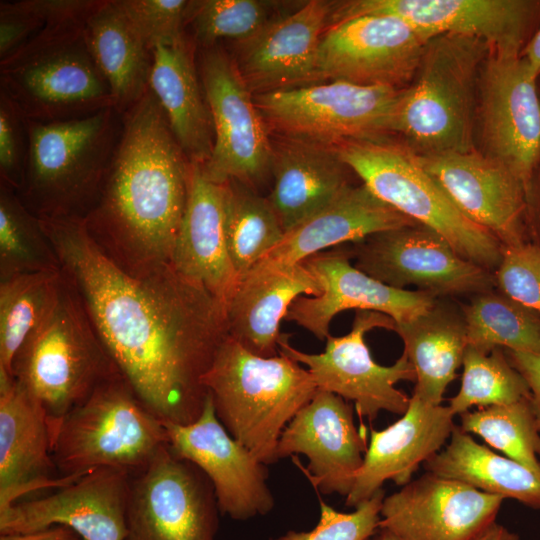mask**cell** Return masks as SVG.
<instances>
[{
	"instance_id": "obj_25",
	"label": "cell",
	"mask_w": 540,
	"mask_h": 540,
	"mask_svg": "<svg viewBox=\"0 0 540 540\" xmlns=\"http://www.w3.org/2000/svg\"><path fill=\"white\" fill-rule=\"evenodd\" d=\"M78 478L59 476L46 411L0 371V510L25 494L60 488Z\"/></svg>"
},
{
	"instance_id": "obj_4",
	"label": "cell",
	"mask_w": 540,
	"mask_h": 540,
	"mask_svg": "<svg viewBox=\"0 0 540 540\" xmlns=\"http://www.w3.org/2000/svg\"><path fill=\"white\" fill-rule=\"evenodd\" d=\"M203 385L228 433L265 465L278 461L283 430L317 391L310 372L296 360L281 352L255 355L229 335Z\"/></svg>"
},
{
	"instance_id": "obj_7",
	"label": "cell",
	"mask_w": 540,
	"mask_h": 540,
	"mask_svg": "<svg viewBox=\"0 0 540 540\" xmlns=\"http://www.w3.org/2000/svg\"><path fill=\"white\" fill-rule=\"evenodd\" d=\"M86 20L49 24L0 61V91L26 119L69 120L114 107L87 44Z\"/></svg>"
},
{
	"instance_id": "obj_13",
	"label": "cell",
	"mask_w": 540,
	"mask_h": 540,
	"mask_svg": "<svg viewBox=\"0 0 540 540\" xmlns=\"http://www.w3.org/2000/svg\"><path fill=\"white\" fill-rule=\"evenodd\" d=\"M395 324L383 313L357 310L350 332L339 337L330 335L324 352L300 351L290 344L288 334H281L279 352L305 365L317 389L351 402L361 420L372 422L381 411L403 415L410 397L395 385L402 380L415 382L414 367L404 353L391 366L376 363L365 341L370 330H394Z\"/></svg>"
},
{
	"instance_id": "obj_23",
	"label": "cell",
	"mask_w": 540,
	"mask_h": 540,
	"mask_svg": "<svg viewBox=\"0 0 540 540\" xmlns=\"http://www.w3.org/2000/svg\"><path fill=\"white\" fill-rule=\"evenodd\" d=\"M415 157L456 208L503 247L528 242L525 186L509 169L475 149Z\"/></svg>"
},
{
	"instance_id": "obj_47",
	"label": "cell",
	"mask_w": 540,
	"mask_h": 540,
	"mask_svg": "<svg viewBox=\"0 0 540 540\" xmlns=\"http://www.w3.org/2000/svg\"><path fill=\"white\" fill-rule=\"evenodd\" d=\"M504 350L512 366L523 376L529 387L531 406L540 431V353Z\"/></svg>"
},
{
	"instance_id": "obj_30",
	"label": "cell",
	"mask_w": 540,
	"mask_h": 540,
	"mask_svg": "<svg viewBox=\"0 0 540 540\" xmlns=\"http://www.w3.org/2000/svg\"><path fill=\"white\" fill-rule=\"evenodd\" d=\"M351 169L335 147L272 139V189L267 196L286 233L326 205L350 182Z\"/></svg>"
},
{
	"instance_id": "obj_52",
	"label": "cell",
	"mask_w": 540,
	"mask_h": 540,
	"mask_svg": "<svg viewBox=\"0 0 540 540\" xmlns=\"http://www.w3.org/2000/svg\"><path fill=\"white\" fill-rule=\"evenodd\" d=\"M371 540H400L386 529L379 528Z\"/></svg>"
},
{
	"instance_id": "obj_9",
	"label": "cell",
	"mask_w": 540,
	"mask_h": 540,
	"mask_svg": "<svg viewBox=\"0 0 540 540\" xmlns=\"http://www.w3.org/2000/svg\"><path fill=\"white\" fill-rule=\"evenodd\" d=\"M335 149L380 200L442 235L463 258L491 272L498 267L501 243L467 219L396 138L347 141Z\"/></svg>"
},
{
	"instance_id": "obj_35",
	"label": "cell",
	"mask_w": 540,
	"mask_h": 540,
	"mask_svg": "<svg viewBox=\"0 0 540 540\" xmlns=\"http://www.w3.org/2000/svg\"><path fill=\"white\" fill-rule=\"evenodd\" d=\"M223 187L227 249L240 279L281 241L285 232L267 197L234 179L224 182Z\"/></svg>"
},
{
	"instance_id": "obj_38",
	"label": "cell",
	"mask_w": 540,
	"mask_h": 540,
	"mask_svg": "<svg viewBox=\"0 0 540 540\" xmlns=\"http://www.w3.org/2000/svg\"><path fill=\"white\" fill-rule=\"evenodd\" d=\"M62 271L0 280V371L12 376L16 354L45 316Z\"/></svg>"
},
{
	"instance_id": "obj_33",
	"label": "cell",
	"mask_w": 540,
	"mask_h": 540,
	"mask_svg": "<svg viewBox=\"0 0 540 540\" xmlns=\"http://www.w3.org/2000/svg\"><path fill=\"white\" fill-rule=\"evenodd\" d=\"M84 29L90 53L122 115L148 89L152 52L117 0H101Z\"/></svg>"
},
{
	"instance_id": "obj_50",
	"label": "cell",
	"mask_w": 540,
	"mask_h": 540,
	"mask_svg": "<svg viewBox=\"0 0 540 540\" xmlns=\"http://www.w3.org/2000/svg\"><path fill=\"white\" fill-rule=\"evenodd\" d=\"M531 73L540 76V24L520 53Z\"/></svg>"
},
{
	"instance_id": "obj_6",
	"label": "cell",
	"mask_w": 540,
	"mask_h": 540,
	"mask_svg": "<svg viewBox=\"0 0 540 540\" xmlns=\"http://www.w3.org/2000/svg\"><path fill=\"white\" fill-rule=\"evenodd\" d=\"M12 375L42 405L50 428L121 375L63 273L45 316L16 354Z\"/></svg>"
},
{
	"instance_id": "obj_49",
	"label": "cell",
	"mask_w": 540,
	"mask_h": 540,
	"mask_svg": "<svg viewBox=\"0 0 540 540\" xmlns=\"http://www.w3.org/2000/svg\"><path fill=\"white\" fill-rule=\"evenodd\" d=\"M0 540H83L75 531L65 526H53L29 534L0 535Z\"/></svg>"
},
{
	"instance_id": "obj_40",
	"label": "cell",
	"mask_w": 540,
	"mask_h": 540,
	"mask_svg": "<svg viewBox=\"0 0 540 540\" xmlns=\"http://www.w3.org/2000/svg\"><path fill=\"white\" fill-rule=\"evenodd\" d=\"M462 365L460 389L448 405L454 416L473 406L506 405L531 398L525 379L512 366L503 348L485 352L467 345Z\"/></svg>"
},
{
	"instance_id": "obj_34",
	"label": "cell",
	"mask_w": 540,
	"mask_h": 540,
	"mask_svg": "<svg viewBox=\"0 0 540 540\" xmlns=\"http://www.w3.org/2000/svg\"><path fill=\"white\" fill-rule=\"evenodd\" d=\"M427 472L540 510V473L494 453L455 426L443 450L424 463Z\"/></svg>"
},
{
	"instance_id": "obj_24",
	"label": "cell",
	"mask_w": 540,
	"mask_h": 540,
	"mask_svg": "<svg viewBox=\"0 0 540 540\" xmlns=\"http://www.w3.org/2000/svg\"><path fill=\"white\" fill-rule=\"evenodd\" d=\"M333 1L309 0L235 46L236 68L253 95L318 83L317 60Z\"/></svg>"
},
{
	"instance_id": "obj_20",
	"label": "cell",
	"mask_w": 540,
	"mask_h": 540,
	"mask_svg": "<svg viewBox=\"0 0 540 540\" xmlns=\"http://www.w3.org/2000/svg\"><path fill=\"white\" fill-rule=\"evenodd\" d=\"M130 475L95 469L48 496L0 510V535L65 526L83 540H126Z\"/></svg>"
},
{
	"instance_id": "obj_15",
	"label": "cell",
	"mask_w": 540,
	"mask_h": 540,
	"mask_svg": "<svg viewBox=\"0 0 540 540\" xmlns=\"http://www.w3.org/2000/svg\"><path fill=\"white\" fill-rule=\"evenodd\" d=\"M354 266L397 289L437 298L493 289V272L460 256L439 233L415 223L372 234L349 247Z\"/></svg>"
},
{
	"instance_id": "obj_46",
	"label": "cell",
	"mask_w": 540,
	"mask_h": 540,
	"mask_svg": "<svg viewBox=\"0 0 540 540\" xmlns=\"http://www.w3.org/2000/svg\"><path fill=\"white\" fill-rule=\"evenodd\" d=\"M31 0L0 4V61L19 50L45 27Z\"/></svg>"
},
{
	"instance_id": "obj_16",
	"label": "cell",
	"mask_w": 540,
	"mask_h": 540,
	"mask_svg": "<svg viewBox=\"0 0 540 540\" xmlns=\"http://www.w3.org/2000/svg\"><path fill=\"white\" fill-rule=\"evenodd\" d=\"M430 39L393 15L347 19L329 27L322 37L318 82L403 89L411 83Z\"/></svg>"
},
{
	"instance_id": "obj_29",
	"label": "cell",
	"mask_w": 540,
	"mask_h": 540,
	"mask_svg": "<svg viewBox=\"0 0 540 540\" xmlns=\"http://www.w3.org/2000/svg\"><path fill=\"white\" fill-rule=\"evenodd\" d=\"M318 281L303 262L252 267L225 306L228 335L261 357L279 354L280 323L300 296H317Z\"/></svg>"
},
{
	"instance_id": "obj_45",
	"label": "cell",
	"mask_w": 540,
	"mask_h": 540,
	"mask_svg": "<svg viewBox=\"0 0 540 540\" xmlns=\"http://www.w3.org/2000/svg\"><path fill=\"white\" fill-rule=\"evenodd\" d=\"M28 154L26 118L0 91V184L19 193Z\"/></svg>"
},
{
	"instance_id": "obj_21",
	"label": "cell",
	"mask_w": 540,
	"mask_h": 540,
	"mask_svg": "<svg viewBox=\"0 0 540 540\" xmlns=\"http://www.w3.org/2000/svg\"><path fill=\"white\" fill-rule=\"evenodd\" d=\"M504 498L426 472L385 496L379 528L400 540H477Z\"/></svg>"
},
{
	"instance_id": "obj_8",
	"label": "cell",
	"mask_w": 540,
	"mask_h": 540,
	"mask_svg": "<svg viewBox=\"0 0 540 540\" xmlns=\"http://www.w3.org/2000/svg\"><path fill=\"white\" fill-rule=\"evenodd\" d=\"M52 458L60 477L98 468L135 475L168 446L164 422L118 375L101 385L52 428Z\"/></svg>"
},
{
	"instance_id": "obj_36",
	"label": "cell",
	"mask_w": 540,
	"mask_h": 540,
	"mask_svg": "<svg viewBox=\"0 0 540 540\" xmlns=\"http://www.w3.org/2000/svg\"><path fill=\"white\" fill-rule=\"evenodd\" d=\"M461 311L468 345L540 353V316L499 290L475 294Z\"/></svg>"
},
{
	"instance_id": "obj_54",
	"label": "cell",
	"mask_w": 540,
	"mask_h": 540,
	"mask_svg": "<svg viewBox=\"0 0 540 540\" xmlns=\"http://www.w3.org/2000/svg\"><path fill=\"white\" fill-rule=\"evenodd\" d=\"M368 540H371V538H370V539H368Z\"/></svg>"
},
{
	"instance_id": "obj_42",
	"label": "cell",
	"mask_w": 540,
	"mask_h": 540,
	"mask_svg": "<svg viewBox=\"0 0 540 540\" xmlns=\"http://www.w3.org/2000/svg\"><path fill=\"white\" fill-rule=\"evenodd\" d=\"M384 497L385 492L380 489L349 513L340 512L319 498L320 518L312 530H291L273 540H368L379 529Z\"/></svg>"
},
{
	"instance_id": "obj_19",
	"label": "cell",
	"mask_w": 540,
	"mask_h": 540,
	"mask_svg": "<svg viewBox=\"0 0 540 540\" xmlns=\"http://www.w3.org/2000/svg\"><path fill=\"white\" fill-rule=\"evenodd\" d=\"M164 426L169 449L194 463L211 481L222 515L245 521L271 512L275 500L266 465L228 433L208 393L194 422H164Z\"/></svg>"
},
{
	"instance_id": "obj_18",
	"label": "cell",
	"mask_w": 540,
	"mask_h": 540,
	"mask_svg": "<svg viewBox=\"0 0 540 540\" xmlns=\"http://www.w3.org/2000/svg\"><path fill=\"white\" fill-rule=\"evenodd\" d=\"M353 404L317 389L283 430L276 458L292 456L319 492L347 496L367 450L366 426L358 429Z\"/></svg>"
},
{
	"instance_id": "obj_39",
	"label": "cell",
	"mask_w": 540,
	"mask_h": 540,
	"mask_svg": "<svg viewBox=\"0 0 540 540\" xmlns=\"http://www.w3.org/2000/svg\"><path fill=\"white\" fill-rule=\"evenodd\" d=\"M280 2L266 0H194L187 26L196 48L246 43L282 12Z\"/></svg>"
},
{
	"instance_id": "obj_17",
	"label": "cell",
	"mask_w": 540,
	"mask_h": 540,
	"mask_svg": "<svg viewBox=\"0 0 540 540\" xmlns=\"http://www.w3.org/2000/svg\"><path fill=\"white\" fill-rule=\"evenodd\" d=\"M367 14L399 17L429 38L475 37L490 51L520 55L540 20L535 0H347L333 1L328 27Z\"/></svg>"
},
{
	"instance_id": "obj_51",
	"label": "cell",
	"mask_w": 540,
	"mask_h": 540,
	"mask_svg": "<svg viewBox=\"0 0 540 540\" xmlns=\"http://www.w3.org/2000/svg\"><path fill=\"white\" fill-rule=\"evenodd\" d=\"M477 540H520V537L503 525L494 522Z\"/></svg>"
},
{
	"instance_id": "obj_48",
	"label": "cell",
	"mask_w": 540,
	"mask_h": 540,
	"mask_svg": "<svg viewBox=\"0 0 540 540\" xmlns=\"http://www.w3.org/2000/svg\"><path fill=\"white\" fill-rule=\"evenodd\" d=\"M525 227L527 241L540 247V161L526 187Z\"/></svg>"
},
{
	"instance_id": "obj_5",
	"label": "cell",
	"mask_w": 540,
	"mask_h": 540,
	"mask_svg": "<svg viewBox=\"0 0 540 540\" xmlns=\"http://www.w3.org/2000/svg\"><path fill=\"white\" fill-rule=\"evenodd\" d=\"M109 107L69 120L26 119L28 154L18 195L39 218H82L96 203L121 130Z\"/></svg>"
},
{
	"instance_id": "obj_44",
	"label": "cell",
	"mask_w": 540,
	"mask_h": 540,
	"mask_svg": "<svg viewBox=\"0 0 540 540\" xmlns=\"http://www.w3.org/2000/svg\"><path fill=\"white\" fill-rule=\"evenodd\" d=\"M493 275L497 290L540 316V247L529 242L502 246Z\"/></svg>"
},
{
	"instance_id": "obj_27",
	"label": "cell",
	"mask_w": 540,
	"mask_h": 540,
	"mask_svg": "<svg viewBox=\"0 0 540 540\" xmlns=\"http://www.w3.org/2000/svg\"><path fill=\"white\" fill-rule=\"evenodd\" d=\"M171 265L224 306L239 281L225 238L223 183L210 179L198 163H191L188 198Z\"/></svg>"
},
{
	"instance_id": "obj_37",
	"label": "cell",
	"mask_w": 540,
	"mask_h": 540,
	"mask_svg": "<svg viewBox=\"0 0 540 540\" xmlns=\"http://www.w3.org/2000/svg\"><path fill=\"white\" fill-rule=\"evenodd\" d=\"M55 271L60 263L40 219L16 191L0 184V280Z\"/></svg>"
},
{
	"instance_id": "obj_14",
	"label": "cell",
	"mask_w": 540,
	"mask_h": 540,
	"mask_svg": "<svg viewBox=\"0 0 540 540\" xmlns=\"http://www.w3.org/2000/svg\"><path fill=\"white\" fill-rule=\"evenodd\" d=\"M219 514L209 478L168 446L130 476L126 540H217Z\"/></svg>"
},
{
	"instance_id": "obj_11",
	"label": "cell",
	"mask_w": 540,
	"mask_h": 540,
	"mask_svg": "<svg viewBox=\"0 0 540 540\" xmlns=\"http://www.w3.org/2000/svg\"><path fill=\"white\" fill-rule=\"evenodd\" d=\"M198 72L214 126L211 156L201 164L217 183L238 180L258 191L271 177L272 138L254 95L223 46L199 49Z\"/></svg>"
},
{
	"instance_id": "obj_1",
	"label": "cell",
	"mask_w": 540,
	"mask_h": 540,
	"mask_svg": "<svg viewBox=\"0 0 540 540\" xmlns=\"http://www.w3.org/2000/svg\"><path fill=\"white\" fill-rule=\"evenodd\" d=\"M39 219L123 378L163 422H194L207 398L203 377L228 336L225 306L171 264L124 270L82 218Z\"/></svg>"
},
{
	"instance_id": "obj_28",
	"label": "cell",
	"mask_w": 540,
	"mask_h": 540,
	"mask_svg": "<svg viewBox=\"0 0 540 540\" xmlns=\"http://www.w3.org/2000/svg\"><path fill=\"white\" fill-rule=\"evenodd\" d=\"M415 223L380 200L363 183H352L324 208L287 231L254 266L294 265L328 248Z\"/></svg>"
},
{
	"instance_id": "obj_43",
	"label": "cell",
	"mask_w": 540,
	"mask_h": 540,
	"mask_svg": "<svg viewBox=\"0 0 540 540\" xmlns=\"http://www.w3.org/2000/svg\"><path fill=\"white\" fill-rule=\"evenodd\" d=\"M137 33L152 50L187 37V0H117Z\"/></svg>"
},
{
	"instance_id": "obj_22",
	"label": "cell",
	"mask_w": 540,
	"mask_h": 540,
	"mask_svg": "<svg viewBox=\"0 0 540 540\" xmlns=\"http://www.w3.org/2000/svg\"><path fill=\"white\" fill-rule=\"evenodd\" d=\"M350 259L346 246L305 259L303 263L318 281L321 292L317 296L298 297L285 320L326 341L332 319L342 311H376L403 323L428 311L438 299L427 292L386 285L357 269Z\"/></svg>"
},
{
	"instance_id": "obj_53",
	"label": "cell",
	"mask_w": 540,
	"mask_h": 540,
	"mask_svg": "<svg viewBox=\"0 0 540 540\" xmlns=\"http://www.w3.org/2000/svg\"><path fill=\"white\" fill-rule=\"evenodd\" d=\"M537 82H538V88H539V92H540V76L537 78Z\"/></svg>"
},
{
	"instance_id": "obj_10",
	"label": "cell",
	"mask_w": 540,
	"mask_h": 540,
	"mask_svg": "<svg viewBox=\"0 0 540 540\" xmlns=\"http://www.w3.org/2000/svg\"><path fill=\"white\" fill-rule=\"evenodd\" d=\"M401 90L327 81L256 94L254 102L270 134L335 147L392 137Z\"/></svg>"
},
{
	"instance_id": "obj_2",
	"label": "cell",
	"mask_w": 540,
	"mask_h": 540,
	"mask_svg": "<svg viewBox=\"0 0 540 540\" xmlns=\"http://www.w3.org/2000/svg\"><path fill=\"white\" fill-rule=\"evenodd\" d=\"M190 168L148 88L122 114L104 184L83 219L89 235L118 266L141 273L171 264Z\"/></svg>"
},
{
	"instance_id": "obj_26",
	"label": "cell",
	"mask_w": 540,
	"mask_h": 540,
	"mask_svg": "<svg viewBox=\"0 0 540 540\" xmlns=\"http://www.w3.org/2000/svg\"><path fill=\"white\" fill-rule=\"evenodd\" d=\"M448 406L431 405L410 397L406 412L382 430H370L369 444L345 505L356 507L391 480L399 486L411 481L422 463L449 440L455 423Z\"/></svg>"
},
{
	"instance_id": "obj_3",
	"label": "cell",
	"mask_w": 540,
	"mask_h": 540,
	"mask_svg": "<svg viewBox=\"0 0 540 540\" xmlns=\"http://www.w3.org/2000/svg\"><path fill=\"white\" fill-rule=\"evenodd\" d=\"M489 51L475 37H432L411 83L400 92L392 137L418 156L474 150L478 80Z\"/></svg>"
},
{
	"instance_id": "obj_32",
	"label": "cell",
	"mask_w": 540,
	"mask_h": 540,
	"mask_svg": "<svg viewBox=\"0 0 540 540\" xmlns=\"http://www.w3.org/2000/svg\"><path fill=\"white\" fill-rule=\"evenodd\" d=\"M442 299L418 317L396 323L393 330L402 339L403 353L415 369L412 395L431 405H441L468 345L461 309Z\"/></svg>"
},
{
	"instance_id": "obj_12",
	"label": "cell",
	"mask_w": 540,
	"mask_h": 540,
	"mask_svg": "<svg viewBox=\"0 0 540 540\" xmlns=\"http://www.w3.org/2000/svg\"><path fill=\"white\" fill-rule=\"evenodd\" d=\"M474 148L525 186L540 161V92L520 55L489 51L480 70Z\"/></svg>"
},
{
	"instance_id": "obj_31",
	"label": "cell",
	"mask_w": 540,
	"mask_h": 540,
	"mask_svg": "<svg viewBox=\"0 0 540 540\" xmlns=\"http://www.w3.org/2000/svg\"><path fill=\"white\" fill-rule=\"evenodd\" d=\"M188 36L158 44L152 52L148 88L161 106L171 131L191 163L205 164L214 145V126Z\"/></svg>"
},
{
	"instance_id": "obj_41",
	"label": "cell",
	"mask_w": 540,
	"mask_h": 540,
	"mask_svg": "<svg viewBox=\"0 0 540 540\" xmlns=\"http://www.w3.org/2000/svg\"><path fill=\"white\" fill-rule=\"evenodd\" d=\"M459 427L480 436L506 457L540 473V434L530 398L466 411Z\"/></svg>"
}]
</instances>
